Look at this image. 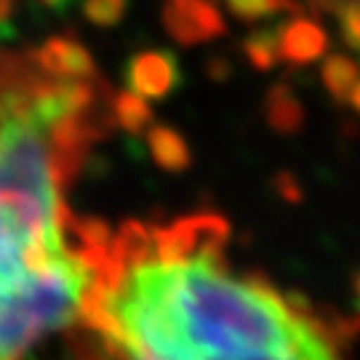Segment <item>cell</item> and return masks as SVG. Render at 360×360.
<instances>
[{"mask_svg":"<svg viewBox=\"0 0 360 360\" xmlns=\"http://www.w3.org/2000/svg\"><path fill=\"white\" fill-rule=\"evenodd\" d=\"M80 328L99 360H347L342 328L240 267L208 214L107 230Z\"/></svg>","mask_w":360,"mask_h":360,"instance_id":"6da1fadb","label":"cell"},{"mask_svg":"<svg viewBox=\"0 0 360 360\" xmlns=\"http://www.w3.org/2000/svg\"><path fill=\"white\" fill-rule=\"evenodd\" d=\"M35 77L0 83V360H35L80 326L102 221L70 214L65 184L83 158V120L46 126Z\"/></svg>","mask_w":360,"mask_h":360,"instance_id":"7a4b0ae2","label":"cell"},{"mask_svg":"<svg viewBox=\"0 0 360 360\" xmlns=\"http://www.w3.org/2000/svg\"><path fill=\"white\" fill-rule=\"evenodd\" d=\"M129 91L142 99H163L181 86V67L168 51H147L134 56L126 67Z\"/></svg>","mask_w":360,"mask_h":360,"instance_id":"3957f363","label":"cell"},{"mask_svg":"<svg viewBox=\"0 0 360 360\" xmlns=\"http://www.w3.org/2000/svg\"><path fill=\"white\" fill-rule=\"evenodd\" d=\"M163 22L168 32L184 46L203 43L224 32V19L208 0H168Z\"/></svg>","mask_w":360,"mask_h":360,"instance_id":"277c9868","label":"cell"},{"mask_svg":"<svg viewBox=\"0 0 360 360\" xmlns=\"http://www.w3.org/2000/svg\"><path fill=\"white\" fill-rule=\"evenodd\" d=\"M35 62L56 80H94L96 75L91 53L72 38H51L35 53Z\"/></svg>","mask_w":360,"mask_h":360,"instance_id":"5b68a950","label":"cell"},{"mask_svg":"<svg viewBox=\"0 0 360 360\" xmlns=\"http://www.w3.org/2000/svg\"><path fill=\"white\" fill-rule=\"evenodd\" d=\"M326 49V32L309 19H296L291 25L281 27V59H288L294 65H309L321 59Z\"/></svg>","mask_w":360,"mask_h":360,"instance_id":"8992f818","label":"cell"},{"mask_svg":"<svg viewBox=\"0 0 360 360\" xmlns=\"http://www.w3.org/2000/svg\"><path fill=\"white\" fill-rule=\"evenodd\" d=\"M323 83L334 94V99L347 102L352 110L360 107V86H358V67L347 56H328L323 65Z\"/></svg>","mask_w":360,"mask_h":360,"instance_id":"52a82bcc","label":"cell"},{"mask_svg":"<svg viewBox=\"0 0 360 360\" xmlns=\"http://www.w3.org/2000/svg\"><path fill=\"white\" fill-rule=\"evenodd\" d=\"M147 142H150L153 158L163 168H168V171H181L190 163V150H187V144L181 142V136L176 131L155 126L147 134Z\"/></svg>","mask_w":360,"mask_h":360,"instance_id":"ba28073f","label":"cell"},{"mask_svg":"<svg viewBox=\"0 0 360 360\" xmlns=\"http://www.w3.org/2000/svg\"><path fill=\"white\" fill-rule=\"evenodd\" d=\"M245 56L248 62L267 72L272 67L281 62V27H267V30H257L254 35L245 38Z\"/></svg>","mask_w":360,"mask_h":360,"instance_id":"9c48e42d","label":"cell"},{"mask_svg":"<svg viewBox=\"0 0 360 360\" xmlns=\"http://www.w3.org/2000/svg\"><path fill=\"white\" fill-rule=\"evenodd\" d=\"M267 115L270 123L283 134H291L302 126V104L296 102V96L285 86L270 91V99H267Z\"/></svg>","mask_w":360,"mask_h":360,"instance_id":"30bf717a","label":"cell"},{"mask_svg":"<svg viewBox=\"0 0 360 360\" xmlns=\"http://www.w3.org/2000/svg\"><path fill=\"white\" fill-rule=\"evenodd\" d=\"M115 117L129 134H144L147 126L153 123V112L147 107V99L131 94V91L129 94H120L115 99Z\"/></svg>","mask_w":360,"mask_h":360,"instance_id":"8fae6325","label":"cell"},{"mask_svg":"<svg viewBox=\"0 0 360 360\" xmlns=\"http://www.w3.org/2000/svg\"><path fill=\"white\" fill-rule=\"evenodd\" d=\"M224 3L243 22H257L264 16H275L281 11H296L299 8L294 0H224Z\"/></svg>","mask_w":360,"mask_h":360,"instance_id":"7c38bea8","label":"cell"},{"mask_svg":"<svg viewBox=\"0 0 360 360\" xmlns=\"http://www.w3.org/2000/svg\"><path fill=\"white\" fill-rule=\"evenodd\" d=\"M83 11L89 22L99 27H115L126 13V0H86Z\"/></svg>","mask_w":360,"mask_h":360,"instance_id":"4fadbf2b","label":"cell"},{"mask_svg":"<svg viewBox=\"0 0 360 360\" xmlns=\"http://www.w3.org/2000/svg\"><path fill=\"white\" fill-rule=\"evenodd\" d=\"M339 27H342V38L347 43L349 51H358L360 46V8L358 0H349L347 6L339 8Z\"/></svg>","mask_w":360,"mask_h":360,"instance_id":"5bb4252c","label":"cell"},{"mask_svg":"<svg viewBox=\"0 0 360 360\" xmlns=\"http://www.w3.org/2000/svg\"><path fill=\"white\" fill-rule=\"evenodd\" d=\"M227 72H230V67H227V62H221V59H214L211 65H208V75H214V77H227Z\"/></svg>","mask_w":360,"mask_h":360,"instance_id":"9a60e30c","label":"cell"},{"mask_svg":"<svg viewBox=\"0 0 360 360\" xmlns=\"http://www.w3.org/2000/svg\"><path fill=\"white\" fill-rule=\"evenodd\" d=\"M11 11H13V0H0V27H11L8 25Z\"/></svg>","mask_w":360,"mask_h":360,"instance_id":"2e32d148","label":"cell"},{"mask_svg":"<svg viewBox=\"0 0 360 360\" xmlns=\"http://www.w3.org/2000/svg\"><path fill=\"white\" fill-rule=\"evenodd\" d=\"M349 0H315V6H323V8H342V6H347Z\"/></svg>","mask_w":360,"mask_h":360,"instance_id":"e0dca14e","label":"cell"},{"mask_svg":"<svg viewBox=\"0 0 360 360\" xmlns=\"http://www.w3.org/2000/svg\"><path fill=\"white\" fill-rule=\"evenodd\" d=\"M43 3H46L49 8H56V11H65V8L70 6V3H72V0H43Z\"/></svg>","mask_w":360,"mask_h":360,"instance_id":"ac0fdd59","label":"cell"}]
</instances>
